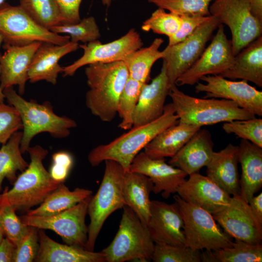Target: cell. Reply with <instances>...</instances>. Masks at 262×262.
Listing matches in <instances>:
<instances>
[{
    "instance_id": "obj_1",
    "label": "cell",
    "mask_w": 262,
    "mask_h": 262,
    "mask_svg": "<svg viewBox=\"0 0 262 262\" xmlns=\"http://www.w3.org/2000/svg\"><path fill=\"white\" fill-rule=\"evenodd\" d=\"M179 122L172 103L164 106L163 115L148 123L132 127L111 142L98 145L88 155L92 166L106 160L114 161L129 171L136 156L160 132Z\"/></svg>"
},
{
    "instance_id": "obj_2",
    "label": "cell",
    "mask_w": 262,
    "mask_h": 262,
    "mask_svg": "<svg viewBox=\"0 0 262 262\" xmlns=\"http://www.w3.org/2000/svg\"><path fill=\"white\" fill-rule=\"evenodd\" d=\"M89 89L85 104L92 114L103 122L112 121L117 115L121 93L129 77L124 63H95L85 69Z\"/></svg>"
},
{
    "instance_id": "obj_3",
    "label": "cell",
    "mask_w": 262,
    "mask_h": 262,
    "mask_svg": "<svg viewBox=\"0 0 262 262\" xmlns=\"http://www.w3.org/2000/svg\"><path fill=\"white\" fill-rule=\"evenodd\" d=\"M4 98L19 114L22 126L20 150L27 152L33 138L42 132H48L54 138H64L69 135L70 130L77 126L76 122L65 115H56L51 103L46 101L39 103L27 100L17 93L13 87L3 90Z\"/></svg>"
},
{
    "instance_id": "obj_4",
    "label": "cell",
    "mask_w": 262,
    "mask_h": 262,
    "mask_svg": "<svg viewBox=\"0 0 262 262\" xmlns=\"http://www.w3.org/2000/svg\"><path fill=\"white\" fill-rule=\"evenodd\" d=\"M168 96L172 99L179 122L201 128L222 122L256 117L233 101L194 97L180 90L176 84L171 86Z\"/></svg>"
},
{
    "instance_id": "obj_5",
    "label": "cell",
    "mask_w": 262,
    "mask_h": 262,
    "mask_svg": "<svg viewBox=\"0 0 262 262\" xmlns=\"http://www.w3.org/2000/svg\"><path fill=\"white\" fill-rule=\"evenodd\" d=\"M31 162L9 189H4L7 199L16 211L27 212L40 205L48 195L62 182L54 180L45 168L43 161L48 150L41 146L30 147Z\"/></svg>"
},
{
    "instance_id": "obj_6",
    "label": "cell",
    "mask_w": 262,
    "mask_h": 262,
    "mask_svg": "<svg viewBox=\"0 0 262 262\" xmlns=\"http://www.w3.org/2000/svg\"><path fill=\"white\" fill-rule=\"evenodd\" d=\"M104 162L101 184L96 194L92 196L87 209L90 222L85 249L92 251L94 250L97 239L106 220L115 211L126 205L123 193L126 171L114 161Z\"/></svg>"
},
{
    "instance_id": "obj_7",
    "label": "cell",
    "mask_w": 262,
    "mask_h": 262,
    "mask_svg": "<svg viewBox=\"0 0 262 262\" xmlns=\"http://www.w3.org/2000/svg\"><path fill=\"white\" fill-rule=\"evenodd\" d=\"M123 211L118 231L112 242L101 251L106 262H125L151 260L155 243L147 228L127 205Z\"/></svg>"
},
{
    "instance_id": "obj_8",
    "label": "cell",
    "mask_w": 262,
    "mask_h": 262,
    "mask_svg": "<svg viewBox=\"0 0 262 262\" xmlns=\"http://www.w3.org/2000/svg\"><path fill=\"white\" fill-rule=\"evenodd\" d=\"M184 222L185 246L194 250H214L230 246L232 238L216 223L212 214L183 200L173 196Z\"/></svg>"
},
{
    "instance_id": "obj_9",
    "label": "cell",
    "mask_w": 262,
    "mask_h": 262,
    "mask_svg": "<svg viewBox=\"0 0 262 262\" xmlns=\"http://www.w3.org/2000/svg\"><path fill=\"white\" fill-rule=\"evenodd\" d=\"M0 35L4 44L25 46L34 42L65 44L69 35H61L41 26L19 5L4 2L0 5Z\"/></svg>"
},
{
    "instance_id": "obj_10",
    "label": "cell",
    "mask_w": 262,
    "mask_h": 262,
    "mask_svg": "<svg viewBox=\"0 0 262 262\" xmlns=\"http://www.w3.org/2000/svg\"><path fill=\"white\" fill-rule=\"evenodd\" d=\"M209 11L230 29L234 56L262 35V23L253 16L250 0H214Z\"/></svg>"
},
{
    "instance_id": "obj_11",
    "label": "cell",
    "mask_w": 262,
    "mask_h": 262,
    "mask_svg": "<svg viewBox=\"0 0 262 262\" xmlns=\"http://www.w3.org/2000/svg\"><path fill=\"white\" fill-rule=\"evenodd\" d=\"M220 24L212 16L207 21L198 26L182 41L167 46L162 51V59L165 63L170 86L176 84L177 79L200 56L214 31Z\"/></svg>"
},
{
    "instance_id": "obj_12",
    "label": "cell",
    "mask_w": 262,
    "mask_h": 262,
    "mask_svg": "<svg viewBox=\"0 0 262 262\" xmlns=\"http://www.w3.org/2000/svg\"><path fill=\"white\" fill-rule=\"evenodd\" d=\"M92 196L56 214L36 216L26 214L20 218L22 222L28 226L53 231L67 245L85 249L88 236L85 218Z\"/></svg>"
},
{
    "instance_id": "obj_13",
    "label": "cell",
    "mask_w": 262,
    "mask_h": 262,
    "mask_svg": "<svg viewBox=\"0 0 262 262\" xmlns=\"http://www.w3.org/2000/svg\"><path fill=\"white\" fill-rule=\"evenodd\" d=\"M234 62L231 40L228 39L223 25L220 24L210 45L194 64L177 79L175 84L194 85L204 76L222 74Z\"/></svg>"
},
{
    "instance_id": "obj_14",
    "label": "cell",
    "mask_w": 262,
    "mask_h": 262,
    "mask_svg": "<svg viewBox=\"0 0 262 262\" xmlns=\"http://www.w3.org/2000/svg\"><path fill=\"white\" fill-rule=\"evenodd\" d=\"M143 44L140 34L135 29H131L120 38L107 43L102 44L97 40L79 45L83 50L82 55L71 64L63 67V76H73L79 68L90 64L123 61Z\"/></svg>"
},
{
    "instance_id": "obj_15",
    "label": "cell",
    "mask_w": 262,
    "mask_h": 262,
    "mask_svg": "<svg viewBox=\"0 0 262 262\" xmlns=\"http://www.w3.org/2000/svg\"><path fill=\"white\" fill-rule=\"evenodd\" d=\"M195 86L196 93L205 92L204 98H223L235 102L255 115L262 116V92L245 80H228L220 75L204 76Z\"/></svg>"
},
{
    "instance_id": "obj_16",
    "label": "cell",
    "mask_w": 262,
    "mask_h": 262,
    "mask_svg": "<svg viewBox=\"0 0 262 262\" xmlns=\"http://www.w3.org/2000/svg\"><path fill=\"white\" fill-rule=\"evenodd\" d=\"M212 215L232 238L252 245L262 244V224L256 219L248 203L240 195L231 196L226 207Z\"/></svg>"
},
{
    "instance_id": "obj_17",
    "label": "cell",
    "mask_w": 262,
    "mask_h": 262,
    "mask_svg": "<svg viewBox=\"0 0 262 262\" xmlns=\"http://www.w3.org/2000/svg\"><path fill=\"white\" fill-rule=\"evenodd\" d=\"M150 215L147 225L155 244L186 246L184 222L178 204L151 200Z\"/></svg>"
},
{
    "instance_id": "obj_18",
    "label": "cell",
    "mask_w": 262,
    "mask_h": 262,
    "mask_svg": "<svg viewBox=\"0 0 262 262\" xmlns=\"http://www.w3.org/2000/svg\"><path fill=\"white\" fill-rule=\"evenodd\" d=\"M129 171L143 174L153 183V192L161 193L164 198L177 193L187 175L180 169L167 164L164 158L153 159L144 151L140 152L133 159Z\"/></svg>"
},
{
    "instance_id": "obj_19",
    "label": "cell",
    "mask_w": 262,
    "mask_h": 262,
    "mask_svg": "<svg viewBox=\"0 0 262 262\" xmlns=\"http://www.w3.org/2000/svg\"><path fill=\"white\" fill-rule=\"evenodd\" d=\"M41 42L25 46L3 44L0 53V89L17 85L18 94L23 95L28 81V70L33 57Z\"/></svg>"
},
{
    "instance_id": "obj_20",
    "label": "cell",
    "mask_w": 262,
    "mask_h": 262,
    "mask_svg": "<svg viewBox=\"0 0 262 262\" xmlns=\"http://www.w3.org/2000/svg\"><path fill=\"white\" fill-rule=\"evenodd\" d=\"M177 193L185 201L212 214L226 207L231 198L213 181L199 172L189 175V179L179 186Z\"/></svg>"
},
{
    "instance_id": "obj_21",
    "label": "cell",
    "mask_w": 262,
    "mask_h": 262,
    "mask_svg": "<svg viewBox=\"0 0 262 262\" xmlns=\"http://www.w3.org/2000/svg\"><path fill=\"white\" fill-rule=\"evenodd\" d=\"M170 87L163 62L160 73L143 85L133 114V127L153 121L163 115Z\"/></svg>"
},
{
    "instance_id": "obj_22",
    "label": "cell",
    "mask_w": 262,
    "mask_h": 262,
    "mask_svg": "<svg viewBox=\"0 0 262 262\" xmlns=\"http://www.w3.org/2000/svg\"><path fill=\"white\" fill-rule=\"evenodd\" d=\"M79 43L69 41L63 45L41 43L36 50L28 70V81L35 83L45 81L53 85L57 82L63 67L59 60L66 54L77 50Z\"/></svg>"
},
{
    "instance_id": "obj_23",
    "label": "cell",
    "mask_w": 262,
    "mask_h": 262,
    "mask_svg": "<svg viewBox=\"0 0 262 262\" xmlns=\"http://www.w3.org/2000/svg\"><path fill=\"white\" fill-rule=\"evenodd\" d=\"M214 144L210 132L200 129L184 146L168 161L187 175L198 172L206 166L213 153Z\"/></svg>"
},
{
    "instance_id": "obj_24",
    "label": "cell",
    "mask_w": 262,
    "mask_h": 262,
    "mask_svg": "<svg viewBox=\"0 0 262 262\" xmlns=\"http://www.w3.org/2000/svg\"><path fill=\"white\" fill-rule=\"evenodd\" d=\"M239 146L229 144L218 152L214 151L206 166L207 176L230 196L240 195Z\"/></svg>"
},
{
    "instance_id": "obj_25",
    "label": "cell",
    "mask_w": 262,
    "mask_h": 262,
    "mask_svg": "<svg viewBox=\"0 0 262 262\" xmlns=\"http://www.w3.org/2000/svg\"><path fill=\"white\" fill-rule=\"evenodd\" d=\"M239 146V163L242 169L240 196L248 203L262 186V147L245 139Z\"/></svg>"
},
{
    "instance_id": "obj_26",
    "label": "cell",
    "mask_w": 262,
    "mask_h": 262,
    "mask_svg": "<svg viewBox=\"0 0 262 262\" xmlns=\"http://www.w3.org/2000/svg\"><path fill=\"white\" fill-rule=\"evenodd\" d=\"M39 248L36 262H106L102 252L89 251L79 246L62 244L39 229Z\"/></svg>"
},
{
    "instance_id": "obj_27",
    "label": "cell",
    "mask_w": 262,
    "mask_h": 262,
    "mask_svg": "<svg viewBox=\"0 0 262 262\" xmlns=\"http://www.w3.org/2000/svg\"><path fill=\"white\" fill-rule=\"evenodd\" d=\"M201 128L178 122L157 135L144 148L153 159L173 157Z\"/></svg>"
},
{
    "instance_id": "obj_28",
    "label": "cell",
    "mask_w": 262,
    "mask_h": 262,
    "mask_svg": "<svg viewBox=\"0 0 262 262\" xmlns=\"http://www.w3.org/2000/svg\"><path fill=\"white\" fill-rule=\"evenodd\" d=\"M231 80L240 79L262 87V36L242 49L234 56L232 66L220 75Z\"/></svg>"
},
{
    "instance_id": "obj_29",
    "label": "cell",
    "mask_w": 262,
    "mask_h": 262,
    "mask_svg": "<svg viewBox=\"0 0 262 262\" xmlns=\"http://www.w3.org/2000/svg\"><path fill=\"white\" fill-rule=\"evenodd\" d=\"M153 189V183L147 176L138 173L125 172L123 183L125 205L134 212L146 226L150 218L149 196Z\"/></svg>"
},
{
    "instance_id": "obj_30",
    "label": "cell",
    "mask_w": 262,
    "mask_h": 262,
    "mask_svg": "<svg viewBox=\"0 0 262 262\" xmlns=\"http://www.w3.org/2000/svg\"><path fill=\"white\" fill-rule=\"evenodd\" d=\"M92 194L91 190L78 187L71 191L62 182L48 195L39 207L28 211L26 214L36 216L56 214L71 208Z\"/></svg>"
},
{
    "instance_id": "obj_31",
    "label": "cell",
    "mask_w": 262,
    "mask_h": 262,
    "mask_svg": "<svg viewBox=\"0 0 262 262\" xmlns=\"http://www.w3.org/2000/svg\"><path fill=\"white\" fill-rule=\"evenodd\" d=\"M163 42L162 38H156L148 47L141 48L124 58L123 62L127 68L129 77L144 83L147 82L153 65L162 58L159 48Z\"/></svg>"
},
{
    "instance_id": "obj_32",
    "label": "cell",
    "mask_w": 262,
    "mask_h": 262,
    "mask_svg": "<svg viewBox=\"0 0 262 262\" xmlns=\"http://www.w3.org/2000/svg\"><path fill=\"white\" fill-rule=\"evenodd\" d=\"M22 136V131L16 132L0 148V193L5 179L13 184L17 177L16 172H23L29 165L20 150Z\"/></svg>"
},
{
    "instance_id": "obj_33",
    "label": "cell",
    "mask_w": 262,
    "mask_h": 262,
    "mask_svg": "<svg viewBox=\"0 0 262 262\" xmlns=\"http://www.w3.org/2000/svg\"><path fill=\"white\" fill-rule=\"evenodd\" d=\"M202 262H261L262 245L235 240L229 247L202 252Z\"/></svg>"
},
{
    "instance_id": "obj_34",
    "label": "cell",
    "mask_w": 262,
    "mask_h": 262,
    "mask_svg": "<svg viewBox=\"0 0 262 262\" xmlns=\"http://www.w3.org/2000/svg\"><path fill=\"white\" fill-rule=\"evenodd\" d=\"M19 6L32 19L49 30L62 23L61 12L56 0H19Z\"/></svg>"
},
{
    "instance_id": "obj_35",
    "label": "cell",
    "mask_w": 262,
    "mask_h": 262,
    "mask_svg": "<svg viewBox=\"0 0 262 262\" xmlns=\"http://www.w3.org/2000/svg\"><path fill=\"white\" fill-rule=\"evenodd\" d=\"M10 204L5 189L0 193V228L4 236L16 246L29 229Z\"/></svg>"
},
{
    "instance_id": "obj_36",
    "label": "cell",
    "mask_w": 262,
    "mask_h": 262,
    "mask_svg": "<svg viewBox=\"0 0 262 262\" xmlns=\"http://www.w3.org/2000/svg\"><path fill=\"white\" fill-rule=\"evenodd\" d=\"M144 84L129 77L118 103L117 115L121 119L119 128L129 130L133 127L134 112Z\"/></svg>"
},
{
    "instance_id": "obj_37",
    "label": "cell",
    "mask_w": 262,
    "mask_h": 262,
    "mask_svg": "<svg viewBox=\"0 0 262 262\" xmlns=\"http://www.w3.org/2000/svg\"><path fill=\"white\" fill-rule=\"evenodd\" d=\"M49 30L59 34H67L70 41L77 43L79 42L88 43L101 37L97 21L92 16L83 18L75 24H60L51 27Z\"/></svg>"
},
{
    "instance_id": "obj_38",
    "label": "cell",
    "mask_w": 262,
    "mask_h": 262,
    "mask_svg": "<svg viewBox=\"0 0 262 262\" xmlns=\"http://www.w3.org/2000/svg\"><path fill=\"white\" fill-rule=\"evenodd\" d=\"M202 252L186 246L155 244L151 260L154 262H200Z\"/></svg>"
},
{
    "instance_id": "obj_39",
    "label": "cell",
    "mask_w": 262,
    "mask_h": 262,
    "mask_svg": "<svg viewBox=\"0 0 262 262\" xmlns=\"http://www.w3.org/2000/svg\"><path fill=\"white\" fill-rule=\"evenodd\" d=\"M180 23V15L171 12L166 13L164 9L159 8L143 23L141 29L146 32L151 30L155 33L169 37L177 32Z\"/></svg>"
},
{
    "instance_id": "obj_40",
    "label": "cell",
    "mask_w": 262,
    "mask_h": 262,
    "mask_svg": "<svg viewBox=\"0 0 262 262\" xmlns=\"http://www.w3.org/2000/svg\"><path fill=\"white\" fill-rule=\"evenodd\" d=\"M214 0H148L159 8L179 15L210 16V4Z\"/></svg>"
},
{
    "instance_id": "obj_41",
    "label": "cell",
    "mask_w": 262,
    "mask_h": 262,
    "mask_svg": "<svg viewBox=\"0 0 262 262\" xmlns=\"http://www.w3.org/2000/svg\"><path fill=\"white\" fill-rule=\"evenodd\" d=\"M224 131L233 133L241 139L248 140L262 147V119L253 118L226 122L222 125Z\"/></svg>"
},
{
    "instance_id": "obj_42",
    "label": "cell",
    "mask_w": 262,
    "mask_h": 262,
    "mask_svg": "<svg viewBox=\"0 0 262 262\" xmlns=\"http://www.w3.org/2000/svg\"><path fill=\"white\" fill-rule=\"evenodd\" d=\"M19 113L10 104L0 102V143L5 144L12 135L22 129Z\"/></svg>"
},
{
    "instance_id": "obj_43",
    "label": "cell",
    "mask_w": 262,
    "mask_h": 262,
    "mask_svg": "<svg viewBox=\"0 0 262 262\" xmlns=\"http://www.w3.org/2000/svg\"><path fill=\"white\" fill-rule=\"evenodd\" d=\"M39 229L29 226V229L16 246L13 262H34L39 248Z\"/></svg>"
},
{
    "instance_id": "obj_44",
    "label": "cell",
    "mask_w": 262,
    "mask_h": 262,
    "mask_svg": "<svg viewBox=\"0 0 262 262\" xmlns=\"http://www.w3.org/2000/svg\"><path fill=\"white\" fill-rule=\"evenodd\" d=\"M181 23L177 32L168 37V45H172L180 43L191 34L201 24L208 20L212 15L201 16L193 15H180Z\"/></svg>"
},
{
    "instance_id": "obj_45",
    "label": "cell",
    "mask_w": 262,
    "mask_h": 262,
    "mask_svg": "<svg viewBox=\"0 0 262 262\" xmlns=\"http://www.w3.org/2000/svg\"><path fill=\"white\" fill-rule=\"evenodd\" d=\"M49 170L51 178L55 180L64 182L72 166L73 160L71 155L65 151L54 153Z\"/></svg>"
},
{
    "instance_id": "obj_46",
    "label": "cell",
    "mask_w": 262,
    "mask_h": 262,
    "mask_svg": "<svg viewBox=\"0 0 262 262\" xmlns=\"http://www.w3.org/2000/svg\"><path fill=\"white\" fill-rule=\"evenodd\" d=\"M82 0H56L61 16V24H75L81 20L80 8Z\"/></svg>"
},
{
    "instance_id": "obj_47",
    "label": "cell",
    "mask_w": 262,
    "mask_h": 262,
    "mask_svg": "<svg viewBox=\"0 0 262 262\" xmlns=\"http://www.w3.org/2000/svg\"><path fill=\"white\" fill-rule=\"evenodd\" d=\"M15 248V245L4 237L0 243V262H13Z\"/></svg>"
},
{
    "instance_id": "obj_48",
    "label": "cell",
    "mask_w": 262,
    "mask_h": 262,
    "mask_svg": "<svg viewBox=\"0 0 262 262\" xmlns=\"http://www.w3.org/2000/svg\"><path fill=\"white\" fill-rule=\"evenodd\" d=\"M250 208L256 219L262 224V193L253 196L248 202Z\"/></svg>"
},
{
    "instance_id": "obj_49",
    "label": "cell",
    "mask_w": 262,
    "mask_h": 262,
    "mask_svg": "<svg viewBox=\"0 0 262 262\" xmlns=\"http://www.w3.org/2000/svg\"><path fill=\"white\" fill-rule=\"evenodd\" d=\"M253 16L262 23V0H250Z\"/></svg>"
},
{
    "instance_id": "obj_50",
    "label": "cell",
    "mask_w": 262,
    "mask_h": 262,
    "mask_svg": "<svg viewBox=\"0 0 262 262\" xmlns=\"http://www.w3.org/2000/svg\"><path fill=\"white\" fill-rule=\"evenodd\" d=\"M2 43H3V39H2V37H1V36L0 35V47ZM4 99L5 98H4V96L3 93L1 91V90L0 89V102L4 101Z\"/></svg>"
},
{
    "instance_id": "obj_51",
    "label": "cell",
    "mask_w": 262,
    "mask_h": 262,
    "mask_svg": "<svg viewBox=\"0 0 262 262\" xmlns=\"http://www.w3.org/2000/svg\"><path fill=\"white\" fill-rule=\"evenodd\" d=\"M112 0H102L103 4L105 6L109 7L111 5Z\"/></svg>"
},
{
    "instance_id": "obj_52",
    "label": "cell",
    "mask_w": 262,
    "mask_h": 262,
    "mask_svg": "<svg viewBox=\"0 0 262 262\" xmlns=\"http://www.w3.org/2000/svg\"><path fill=\"white\" fill-rule=\"evenodd\" d=\"M4 237L3 233L0 228V243H1V241L2 240L3 238Z\"/></svg>"
},
{
    "instance_id": "obj_53",
    "label": "cell",
    "mask_w": 262,
    "mask_h": 262,
    "mask_svg": "<svg viewBox=\"0 0 262 262\" xmlns=\"http://www.w3.org/2000/svg\"><path fill=\"white\" fill-rule=\"evenodd\" d=\"M5 0H0V5L3 3V2H5Z\"/></svg>"
}]
</instances>
